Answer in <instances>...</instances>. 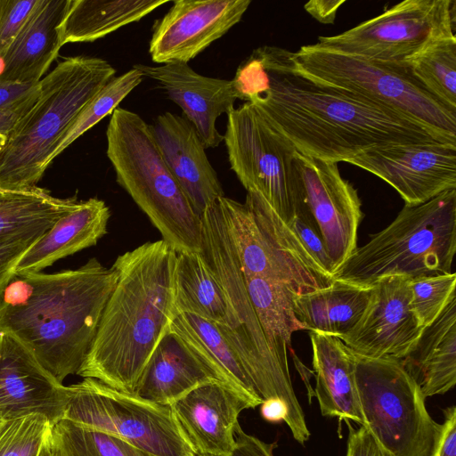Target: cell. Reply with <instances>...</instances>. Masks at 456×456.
<instances>
[{"label":"cell","instance_id":"cell-1","mask_svg":"<svg viewBox=\"0 0 456 456\" xmlns=\"http://www.w3.org/2000/svg\"><path fill=\"white\" fill-rule=\"evenodd\" d=\"M256 50L269 76V89L249 103L301 154L338 163L379 146L445 142L395 110L298 75L290 69L291 52L269 45Z\"/></svg>","mask_w":456,"mask_h":456},{"label":"cell","instance_id":"cell-2","mask_svg":"<svg viewBox=\"0 0 456 456\" xmlns=\"http://www.w3.org/2000/svg\"><path fill=\"white\" fill-rule=\"evenodd\" d=\"M117 280L95 257L77 269L15 274L0 295V330L62 383L84 362Z\"/></svg>","mask_w":456,"mask_h":456},{"label":"cell","instance_id":"cell-3","mask_svg":"<svg viewBox=\"0 0 456 456\" xmlns=\"http://www.w3.org/2000/svg\"><path fill=\"white\" fill-rule=\"evenodd\" d=\"M177 253L162 239L119 255L118 274L95 337L77 375L134 395L175 315Z\"/></svg>","mask_w":456,"mask_h":456},{"label":"cell","instance_id":"cell-4","mask_svg":"<svg viewBox=\"0 0 456 456\" xmlns=\"http://www.w3.org/2000/svg\"><path fill=\"white\" fill-rule=\"evenodd\" d=\"M116 69L104 59L67 57L39 80L34 102L12 125L0 150V189L37 186L58 142Z\"/></svg>","mask_w":456,"mask_h":456},{"label":"cell","instance_id":"cell-5","mask_svg":"<svg viewBox=\"0 0 456 456\" xmlns=\"http://www.w3.org/2000/svg\"><path fill=\"white\" fill-rule=\"evenodd\" d=\"M200 220V252L220 282L236 322L232 329L216 326L239 357L262 401L277 399L285 404L286 424L294 439L304 444L311 434L293 388L289 369L282 365L265 337L218 200L204 211Z\"/></svg>","mask_w":456,"mask_h":456},{"label":"cell","instance_id":"cell-6","mask_svg":"<svg viewBox=\"0 0 456 456\" xmlns=\"http://www.w3.org/2000/svg\"><path fill=\"white\" fill-rule=\"evenodd\" d=\"M107 157L118 183L176 253L200 252L201 220L170 172L151 127L138 114L118 107L106 130Z\"/></svg>","mask_w":456,"mask_h":456},{"label":"cell","instance_id":"cell-7","mask_svg":"<svg viewBox=\"0 0 456 456\" xmlns=\"http://www.w3.org/2000/svg\"><path fill=\"white\" fill-rule=\"evenodd\" d=\"M456 252V189L404 205L395 220L358 247L334 279L371 287L389 276L415 279L452 273Z\"/></svg>","mask_w":456,"mask_h":456},{"label":"cell","instance_id":"cell-8","mask_svg":"<svg viewBox=\"0 0 456 456\" xmlns=\"http://www.w3.org/2000/svg\"><path fill=\"white\" fill-rule=\"evenodd\" d=\"M290 69L314 83L395 110L424 125L445 142L456 144V113L425 90L406 68L314 44L292 53Z\"/></svg>","mask_w":456,"mask_h":456},{"label":"cell","instance_id":"cell-9","mask_svg":"<svg viewBox=\"0 0 456 456\" xmlns=\"http://www.w3.org/2000/svg\"><path fill=\"white\" fill-rule=\"evenodd\" d=\"M218 202L244 276L281 283L295 294L327 287L334 281L259 194L247 192L244 203L225 196Z\"/></svg>","mask_w":456,"mask_h":456},{"label":"cell","instance_id":"cell-10","mask_svg":"<svg viewBox=\"0 0 456 456\" xmlns=\"http://www.w3.org/2000/svg\"><path fill=\"white\" fill-rule=\"evenodd\" d=\"M354 357L365 427L388 456H429L439 423L401 359Z\"/></svg>","mask_w":456,"mask_h":456},{"label":"cell","instance_id":"cell-11","mask_svg":"<svg viewBox=\"0 0 456 456\" xmlns=\"http://www.w3.org/2000/svg\"><path fill=\"white\" fill-rule=\"evenodd\" d=\"M155 456H197L171 406L142 400L95 379L69 386L63 418Z\"/></svg>","mask_w":456,"mask_h":456},{"label":"cell","instance_id":"cell-12","mask_svg":"<svg viewBox=\"0 0 456 456\" xmlns=\"http://www.w3.org/2000/svg\"><path fill=\"white\" fill-rule=\"evenodd\" d=\"M455 0H405L316 45L389 66L406 68L431 45L455 37Z\"/></svg>","mask_w":456,"mask_h":456},{"label":"cell","instance_id":"cell-13","mask_svg":"<svg viewBox=\"0 0 456 456\" xmlns=\"http://www.w3.org/2000/svg\"><path fill=\"white\" fill-rule=\"evenodd\" d=\"M223 135L231 168L247 192L259 194L289 224L296 216L295 146L249 102L227 114Z\"/></svg>","mask_w":456,"mask_h":456},{"label":"cell","instance_id":"cell-14","mask_svg":"<svg viewBox=\"0 0 456 456\" xmlns=\"http://www.w3.org/2000/svg\"><path fill=\"white\" fill-rule=\"evenodd\" d=\"M296 215L314 224L326 247L333 274L354 254L363 218L357 190L342 177L338 163L295 152Z\"/></svg>","mask_w":456,"mask_h":456},{"label":"cell","instance_id":"cell-15","mask_svg":"<svg viewBox=\"0 0 456 456\" xmlns=\"http://www.w3.org/2000/svg\"><path fill=\"white\" fill-rule=\"evenodd\" d=\"M346 162L387 183L408 206L456 189V144L452 143L388 144L370 149Z\"/></svg>","mask_w":456,"mask_h":456},{"label":"cell","instance_id":"cell-16","mask_svg":"<svg viewBox=\"0 0 456 456\" xmlns=\"http://www.w3.org/2000/svg\"><path fill=\"white\" fill-rule=\"evenodd\" d=\"M250 0H176L153 26L152 61L188 63L240 22Z\"/></svg>","mask_w":456,"mask_h":456},{"label":"cell","instance_id":"cell-17","mask_svg":"<svg viewBox=\"0 0 456 456\" xmlns=\"http://www.w3.org/2000/svg\"><path fill=\"white\" fill-rule=\"evenodd\" d=\"M371 287L361 320L339 338L361 356L403 359L423 330L411 307L409 278L389 276Z\"/></svg>","mask_w":456,"mask_h":456},{"label":"cell","instance_id":"cell-18","mask_svg":"<svg viewBox=\"0 0 456 456\" xmlns=\"http://www.w3.org/2000/svg\"><path fill=\"white\" fill-rule=\"evenodd\" d=\"M69 396L32 352L9 331L0 330V417L45 416L53 425L63 418Z\"/></svg>","mask_w":456,"mask_h":456},{"label":"cell","instance_id":"cell-19","mask_svg":"<svg viewBox=\"0 0 456 456\" xmlns=\"http://www.w3.org/2000/svg\"><path fill=\"white\" fill-rule=\"evenodd\" d=\"M171 408L197 454L229 456L235 446L240 412L256 406L234 388L211 382L192 389Z\"/></svg>","mask_w":456,"mask_h":456},{"label":"cell","instance_id":"cell-20","mask_svg":"<svg viewBox=\"0 0 456 456\" xmlns=\"http://www.w3.org/2000/svg\"><path fill=\"white\" fill-rule=\"evenodd\" d=\"M133 68L156 81L183 110L206 149L216 148L224 141L216 123L222 114L234 109L237 98L232 80L202 76L180 61L154 66L138 63Z\"/></svg>","mask_w":456,"mask_h":456},{"label":"cell","instance_id":"cell-21","mask_svg":"<svg viewBox=\"0 0 456 456\" xmlns=\"http://www.w3.org/2000/svg\"><path fill=\"white\" fill-rule=\"evenodd\" d=\"M151 127L170 172L201 217L211 204L225 195L199 134L185 117L168 111L158 116Z\"/></svg>","mask_w":456,"mask_h":456},{"label":"cell","instance_id":"cell-22","mask_svg":"<svg viewBox=\"0 0 456 456\" xmlns=\"http://www.w3.org/2000/svg\"><path fill=\"white\" fill-rule=\"evenodd\" d=\"M69 0H37L14 40L4 54L0 80L37 83L61 48L59 25Z\"/></svg>","mask_w":456,"mask_h":456},{"label":"cell","instance_id":"cell-23","mask_svg":"<svg viewBox=\"0 0 456 456\" xmlns=\"http://www.w3.org/2000/svg\"><path fill=\"white\" fill-rule=\"evenodd\" d=\"M315 376L314 395L322 416L365 426L355 380V357L342 340L309 331Z\"/></svg>","mask_w":456,"mask_h":456},{"label":"cell","instance_id":"cell-24","mask_svg":"<svg viewBox=\"0 0 456 456\" xmlns=\"http://www.w3.org/2000/svg\"><path fill=\"white\" fill-rule=\"evenodd\" d=\"M110 210L98 198L78 200L20 258L15 274L40 273L55 262L97 244L107 233Z\"/></svg>","mask_w":456,"mask_h":456},{"label":"cell","instance_id":"cell-25","mask_svg":"<svg viewBox=\"0 0 456 456\" xmlns=\"http://www.w3.org/2000/svg\"><path fill=\"white\" fill-rule=\"evenodd\" d=\"M211 382L219 380L168 331L150 357L134 395L145 401L171 406L192 389Z\"/></svg>","mask_w":456,"mask_h":456},{"label":"cell","instance_id":"cell-26","mask_svg":"<svg viewBox=\"0 0 456 456\" xmlns=\"http://www.w3.org/2000/svg\"><path fill=\"white\" fill-rule=\"evenodd\" d=\"M401 362L426 398L444 395L455 386L456 297L432 323L423 328Z\"/></svg>","mask_w":456,"mask_h":456},{"label":"cell","instance_id":"cell-27","mask_svg":"<svg viewBox=\"0 0 456 456\" xmlns=\"http://www.w3.org/2000/svg\"><path fill=\"white\" fill-rule=\"evenodd\" d=\"M372 287L334 279L327 287L294 294L292 307L307 331L340 338L351 331L363 315Z\"/></svg>","mask_w":456,"mask_h":456},{"label":"cell","instance_id":"cell-28","mask_svg":"<svg viewBox=\"0 0 456 456\" xmlns=\"http://www.w3.org/2000/svg\"><path fill=\"white\" fill-rule=\"evenodd\" d=\"M169 331L210 370L219 382L237 390L256 407L262 403L239 357L215 323L192 314L179 313L172 320Z\"/></svg>","mask_w":456,"mask_h":456},{"label":"cell","instance_id":"cell-29","mask_svg":"<svg viewBox=\"0 0 456 456\" xmlns=\"http://www.w3.org/2000/svg\"><path fill=\"white\" fill-rule=\"evenodd\" d=\"M168 3L160 0H69L59 25L62 47L69 43L94 42L117 29L139 21Z\"/></svg>","mask_w":456,"mask_h":456},{"label":"cell","instance_id":"cell-30","mask_svg":"<svg viewBox=\"0 0 456 456\" xmlns=\"http://www.w3.org/2000/svg\"><path fill=\"white\" fill-rule=\"evenodd\" d=\"M175 284V314L188 313L217 326H235L224 291L200 251L177 253Z\"/></svg>","mask_w":456,"mask_h":456},{"label":"cell","instance_id":"cell-31","mask_svg":"<svg viewBox=\"0 0 456 456\" xmlns=\"http://www.w3.org/2000/svg\"><path fill=\"white\" fill-rule=\"evenodd\" d=\"M77 201L76 196L57 198L38 186L0 189V240L41 238Z\"/></svg>","mask_w":456,"mask_h":456},{"label":"cell","instance_id":"cell-32","mask_svg":"<svg viewBox=\"0 0 456 456\" xmlns=\"http://www.w3.org/2000/svg\"><path fill=\"white\" fill-rule=\"evenodd\" d=\"M244 281L269 346L282 365L289 368L287 349L290 346L292 334L306 330L292 307L295 293L281 283L262 277L244 276Z\"/></svg>","mask_w":456,"mask_h":456},{"label":"cell","instance_id":"cell-33","mask_svg":"<svg viewBox=\"0 0 456 456\" xmlns=\"http://www.w3.org/2000/svg\"><path fill=\"white\" fill-rule=\"evenodd\" d=\"M46 445L53 456H155L119 438L66 419L51 425Z\"/></svg>","mask_w":456,"mask_h":456},{"label":"cell","instance_id":"cell-34","mask_svg":"<svg viewBox=\"0 0 456 456\" xmlns=\"http://www.w3.org/2000/svg\"><path fill=\"white\" fill-rule=\"evenodd\" d=\"M406 69L425 90L456 113V37L431 45Z\"/></svg>","mask_w":456,"mask_h":456},{"label":"cell","instance_id":"cell-35","mask_svg":"<svg viewBox=\"0 0 456 456\" xmlns=\"http://www.w3.org/2000/svg\"><path fill=\"white\" fill-rule=\"evenodd\" d=\"M143 77L138 69L132 68L110 80L75 118L51 154L49 163L51 164L55 158L103 118L111 115L119 103L142 83Z\"/></svg>","mask_w":456,"mask_h":456},{"label":"cell","instance_id":"cell-36","mask_svg":"<svg viewBox=\"0 0 456 456\" xmlns=\"http://www.w3.org/2000/svg\"><path fill=\"white\" fill-rule=\"evenodd\" d=\"M456 273L409 279L411 307L419 325L432 323L454 297Z\"/></svg>","mask_w":456,"mask_h":456},{"label":"cell","instance_id":"cell-37","mask_svg":"<svg viewBox=\"0 0 456 456\" xmlns=\"http://www.w3.org/2000/svg\"><path fill=\"white\" fill-rule=\"evenodd\" d=\"M50 427L40 414L4 420L0 427V456H38Z\"/></svg>","mask_w":456,"mask_h":456},{"label":"cell","instance_id":"cell-38","mask_svg":"<svg viewBox=\"0 0 456 456\" xmlns=\"http://www.w3.org/2000/svg\"><path fill=\"white\" fill-rule=\"evenodd\" d=\"M36 3L37 0H0V59L14 40Z\"/></svg>","mask_w":456,"mask_h":456},{"label":"cell","instance_id":"cell-39","mask_svg":"<svg viewBox=\"0 0 456 456\" xmlns=\"http://www.w3.org/2000/svg\"><path fill=\"white\" fill-rule=\"evenodd\" d=\"M289 224L294 229L307 250L327 271L333 274L326 247L313 221L306 215L297 213Z\"/></svg>","mask_w":456,"mask_h":456},{"label":"cell","instance_id":"cell-40","mask_svg":"<svg viewBox=\"0 0 456 456\" xmlns=\"http://www.w3.org/2000/svg\"><path fill=\"white\" fill-rule=\"evenodd\" d=\"M39 239L0 240V295L15 276V268L20 258Z\"/></svg>","mask_w":456,"mask_h":456},{"label":"cell","instance_id":"cell-41","mask_svg":"<svg viewBox=\"0 0 456 456\" xmlns=\"http://www.w3.org/2000/svg\"><path fill=\"white\" fill-rule=\"evenodd\" d=\"M348 428L346 456H388L365 426L355 428L345 420Z\"/></svg>","mask_w":456,"mask_h":456},{"label":"cell","instance_id":"cell-42","mask_svg":"<svg viewBox=\"0 0 456 456\" xmlns=\"http://www.w3.org/2000/svg\"><path fill=\"white\" fill-rule=\"evenodd\" d=\"M444 415L429 456H456V407L445 408Z\"/></svg>","mask_w":456,"mask_h":456},{"label":"cell","instance_id":"cell-43","mask_svg":"<svg viewBox=\"0 0 456 456\" xmlns=\"http://www.w3.org/2000/svg\"><path fill=\"white\" fill-rule=\"evenodd\" d=\"M235 446L229 456H273L277 443H265L243 431L238 424L235 428Z\"/></svg>","mask_w":456,"mask_h":456},{"label":"cell","instance_id":"cell-44","mask_svg":"<svg viewBox=\"0 0 456 456\" xmlns=\"http://www.w3.org/2000/svg\"><path fill=\"white\" fill-rule=\"evenodd\" d=\"M345 0H311L305 4V10L322 24H333L339 7Z\"/></svg>","mask_w":456,"mask_h":456},{"label":"cell","instance_id":"cell-45","mask_svg":"<svg viewBox=\"0 0 456 456\" xmlns=\"http://www.w3.org/2000/svg\"><path fill=\"white\" fill-rule=\"evenodd\" d=\"M260 413L264 419L269 422H285L288 418V411L285 404L277 399H268L262 402Z\"/></svg>","mask_w":456,"mask_h":456},{"label":"cell","instance_id":"cell-46","mask_svg":"<svg viewBox=\"0 0 456 456\" xmlns=\"http://www.w3.org/2000/svg\"><path fill=\"white\" fill-rule=\"evenodd\" d=\"M38 456H53L51 454L47 445H46V439H45V444H44V445H43V447H42Z\"/></svg>","mask_w":456,"mask_h":456},{"label":"cell","instance_id":"cell-47","mask_svg":"<svg viewBox=\"0 0 456 456\" xmlns=\"http://www.w3.org/2000/svg\"><path fill=\"white\" fill-rule=\"evenodd\" d=\"M5 141V135L3 134H0V150L3 147Z\"/></svg>","mask_w":456,"mask_h":456},{"label":"cell","instance_id":"cell-48","mask_svg":"<svg viewBox=\"0 0 456 456\" xmlns=\"http://www.w3.org/2000/svg\"><path fill=\"white\" fill-rule=\"evenodd\" d=\"M4 419H0V427L2 426V424L4 423Z\"/></svg>","mask_w":456,"mask_h":456},{"label":"cell","instance_id":"cell-49","mask_svg":"<svg viewBox=\"0 0 456 456\" xmlns=\"http://www.w3.org/2000/svg\"><path fill=\"white\" fill-rule=\"evenodd\" d=\"M0 419H2V418L0 417Z\"/></svg>","mask_w":456,"mask_h":456}]
</instances>
